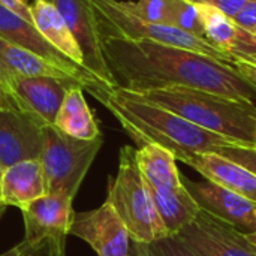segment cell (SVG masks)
Segmentation results:
<instances>
[{"label":"cell","mask_w":256,"mask_h":256,"mask_svg":"<svg viewBox=\"0 0 256 256\" xmlns=\"http://www.w3.org/2000/svg\"><path fill=\"white\" fill-rule=\"evenodd\" d=\"M232 66L256 90V63L243 57H232Z\"/></svg>","instance_id":"f546056e"},{"label":"cell","mask_w":256,"mask_h":256,"mask_svg":"<svg viewBox=\"0 0 256 256\" xmlns=\"http://www.w3.org/2000/svg\"><path fill=\"white\" fill-rule=\"evenodd\" d=\"M232 57H256V28L244 30L237 27L236 39L231 48Z\"/></svg>","instance_id":"484cf974"},{"label":"cell","mask_w":256,"mask_h":256,"mask_svg":"<svg viewBox=\"0 0 256 256\" xmlns=\"http://www.w3.org/2000/svg\"><path fill=\"white\" fill-rule=\"evenodd\" d=\"M246 238L249 240V243L254 246V248H256V231H254V232H249V234H246Z\"/></svg>","instance_id":"d590c367"},{"label":"cell","mask_w":256,"mask_h":256,"mask_svg":"<svg viewBox=\"0 0 256 256\" xmlns=\"http://www.w3.org/2000/svg\"><path fill=\"white\" fill-rule=\"evenodd\" d=\"M0 39L44 57L58 69L81 81L82 88H87L93 84H100L86 68L69 60L60 51H57L48 40H45V38L38 32L32 21L20 16L3 4H0Z\"/></svg>","instance_id":"7c38bea8"},{"label":"cell","mask_w":256,"mask_h":256,"mask_svg":"<svg viewBox=\"0 0 256 256\" xmlns=\"http://www.w3.org/2000/svg\"><path fill=\"white\" fill-rule=\"evenodd\" d=\"M138 168L148 186L177 190L183 188L176 156L156 144H146L135 150Z\"/></svg>","instance_id":"d6986e66"},{"label":"cell","mask_w":256,"mask_h":256,"mask_svg":"<svg viewBox=\"0 0 256 256\" xmlns=\"http://www.w3.org/2000/svg\"><path fill=\"white\" fill-rule=\"evenodd\" d=\"M3 212H4V210H0V218H2V214H3Z\"/></svg>","instance_id":"f35d334b"},{"label":"cell","mask_w":256,"mask_h":256,"mask_svg":"<svg viewBox=\"0 0 256 256\" xmlns=\"http://www.w3.org/2000/svg\"><path fill=\"white\" fill-rule=\"evenodd\" d=\"M176 237L198 256H256L246 234L204 210Z\"/></svg>","instance_id":"30bf717a"},{"label":"cell","mask_w":256,"mask_h":256,"mask_svg":"<svg viewBox=\"0 0 256 256\" xmlns=\"http://www.w3.org/2000/svg\"><path fill=\"white\" fill-rule=\"evenodd\" d=\"M184 2L192 3V4H206V6L216 8V9L222 10L224 14H226L231 18L246 3V0H184Z\"/></svg>","instance_id":"f1b7e54d"},{"label":"cell","mask_w":256,"mask_h":256,"mask_svg":"<svg viewBox=\"0 0 256 256\" xmlns=\"http://www.w3.org/2000/svg\"><path fill=\"white\" fill-rule=\"evenodd\" d=\"M186 165L196 170L206 180L256 202V176L240 164L219 153H198Z\"/></svg>","instance_id":"9a60e30c"},{"label":"cell","mask_w":256,"mask_h":256,"mask_svg":"<svg viewBox=\"0 0 256 256\" xmlns=\"http://www.w3.org/2000/svg\"><path fill=\"white\" fill-rule=\"evenodd\" d=\"M0 92H3V87H2V82H0ZM4 93V92H3Z\"/></svg>","instance_id":"74e56055"},{"label":"cell","mask_w":256,"mask_h":256,"mask_svg":"<svg viewBox=\"0 0 256 256\" xmlns=\"http://www.w3.org/2000/svg\"><path fill=\"white\" fill-rule=\"evenodd\" d=\"M33 2H38V0H33ZM42 2H50V3H54V0H42Z\"/></svg>","instance_id":"8d00e7d4"},{"label":"cell","mask_w":256,"mask_h":256,"mask_svg":"<svg viewBox=\"0 0 256 256\" xmlns=\"http://www.w3.org/2000/svg\"><path fill=\"white\" fill-rule=\"evenodd\" d=\"M42 126L27 114L0 110V164L8 168L27 159H39L42 152Z\"/></svg>","instance_id":"5bb4252c"},{"label":"cell","mask_w":256,"mask_h":256,"mask_svg":"<svg viewBox=\"0 0 256 256\" xmlns=\"http://www.w3.org/2000/svg\"><path fill=\"white\" fill-rule=\"evenodd\" d=\"M69 236L86 242L98 256H129V232L110 202L72 214Z\"/></svg>","instance_id":"8fae6325"},{"label":"cell","mask_w":256,"mask_h":256,"mask_svg":"<svg viewBox=\"0 0 256 256\" xmlns=\"http://www.w3.org/2000/svg\"><path fill=\"white\" fill-rule=\"evenodd\" d=\"M132 93L202 129L228 136L244 146H256V104L189 87H166Z\"/></svg>","instance_id":"3957f363"},{"label":"cell","mask_w":256,"mask_h":256,"mask_svg":"<svg viewBox=\"0 0 256 256\" xmlns=\"http://www.w3.org/2000/svg\"><path fill=\"white\" fill-rule=\"evenodd\" d=\"M124 6L138 15L140 18L156 22V24H170V0H136V2H123Z\"/></svg>","instance_id":"cb8c5ba5"},{"label":"cell","mask_w":256,"mask_h":256,"mask_svg":"<svg viewBox=\"0 0 256 256\" xmlns=\"http://www.w3.org/2000/svg\"><path fill=\"white\" fill-rule=\"evenodd\" d=\"M147 188L150 190L156 212L168 231V236H177L184 226L194 222L201 212L200 206L184 186L177 190L156 189L148 184Z\"/></svg>","instance_id":"ffe728a7"},{"label":"cell","mask_w":256,"mask_h":256,"mask_svg":"<svg viewBox=\"0 0 256 256\" xmlns=\"http://www.w3.org/2000/svg\"><path fill=\"white\" fill-rule=\"evenodd\" d=\"M219 154L240 164L242 166L248 168L250 172L256 176V146H242L237 144L230 148H224L219 152Z\"/></svg>","instance_id":"4316f807"},{"label":"cell","mask_w":256,"mask_h":256,"mask_svg":"<svg viewBox=\"0 0 256 256\" xmlns=\"http://www.w3.org/2000/svg\"><path fill=\"white\" fill-rule=\"evenodd\" d=\"M0 4L4 8L10 9L12 12L18 14L20 16L32 21V14H30V4L26 0H0Z\"/></svg>","instance_id":"4dcf8cb0"},{"label":"cell","mask_w":256,"mask_h":256,"mask_svg":"<svg viewBox=\"0 0 256 256\" xmlns=\"http://www.w3.org/2000/svg\"><path fill=\"white\" fill-rule=\"evenodd\" d=\"M6 108H15V105L12 104V100L9 99V96L6 93L0 92V110H6Z\"/></svg>","instance_id":"d6a6232c"},{"label":"cell","mask_w":256,"mask_h":256,"mask_svg":"<svg viewBox=\"0 0 256 256\" xmlns=\"http://www.w3.org/2000/svg\"><path fill=\"white\" fill-rule=\"evenodd\" d=\"M195 8L204 28L206 40L219 51L231 56V48L237 32V26L234 24L232 18L212 6L195 4Z\"/></svg>","instance_id":"7402d4cb"},{"label":"cell","mask_w":256,"mask_h":256,"mask_svg":"<svg viewBox=\"0 0 256 256\" xmlns=\"http://www.w3.org/2000/svg\"><path fill=\"white\" fill-rule=\"evenodd\" d=\"M134 256H148L147 255L146 244H138V243H134Z\"/></svg>","instance_id":"836d02e7"},{"label":"cell","mask_w":256,"mask_h":256,"mask_svg":"<svg viewBox=\"0 0 256 256\" xmlns=\"http://www.w3.org/2000/svg\"><path fill=\"white\" fill-rule=\"evenodd\" d=\"M52 126L75 140L92 141L102 136L99 123L84 98V88L81 84L68 90Z\"/></svg>","instance_id":"e0dca14e"},{"label":"cell","mask_w":256,"mask_h":256,"mask_svg":"<svg viewBox=\"0 0 256 256\" xmlns=\"http://www.w3.org/2000/svg\"><path fill=\"white\" fill-rule=\"evenodd\" d=\"M42 136L39 160L44 170L46 195H63L74 200L104 144V138L75 140L54 126L42 128Z\"/></svg>","instance_id":"5b68a950"},{"label":"cell","mask_w":256,"mask_h":256,"mask_svg":"<svg viewBox=\"0 0 256 256\" xmlns=\"http://www.w3.org/2000/svg\"><path fill=\"white\" fill-rule=\"evenodd\" d=\"M146 249L148 256H198L176 236H170L154 243L146 244Z\"/></svg>","instance_id":"d4e9b609"},{"label":"cell","mask_w":256,"mask_h":256,"mask_svg":"<svg viewBox=\"0 0 256 256\" xmlns=\"http://www.w3.org/2000/svg\"><path fill=\"white\" fill-rule=\"evenodd\" d=\"M104 51L110 70L122 88L146 92L189 87L255 104L256 90L236 68L206 54L118 36H105Z\"/></svg>","instance_id":"6da1fadb"},{"label":"cell","mask_w":256,"mask_h":256,"mask_svg":"<svg viewBox=\"0 0 256 256\" xmlns=\"http://www.w3.org/2000/svg\"><path fill=\"white\" fill-rule=\"evenodd\" d=\"M182 183L201 210L232 225L243 234L256 231V202L210 180L195 182L182 176Z\"/></svg>","instance_id":"4fadbf2b"},{"label":"cell","mask_w":256,"mask_h":256,"mask_svg":"<svg viewBox=\"0 0 256 256\" xmlns=\"http://www.w3.org/2000/svg\"><path fill=\"white\" fill-rule=\"evenodd\" d=\"M30 14H32V22L34 24L38 32L45 38V40H48L64 57L82 66L81 50L66 20L56 8V4L42 0L33 2L30 4Z\"/></svg>","instance_id":"ac0fdd59"},{"label":"cell","mask_w":256,"mask_h":256,"mask_svg":"<svg viewBox=\"0 0 256 256\" xmlns=\"http://www.w3.org/2000/svg\"><path fill=\"white\" fill-rule=\"evenodd\" d=\"M102 30V36H118L132 40H152L164 45L190 50L219 62L232 64V57L219 51L206 39L196 38L174 26L146 21L130 12L123 0H90Z\"/></svg>","instance_id":"8992f818"},{"label":"cell","mask_w":256,"mask_h":256,"mask_svg":"<svg viewBox=\"0 0 256 256\" xmlns=\"http://www.w3.org/2000/svg\"><path fill=\"white\" fill-rule=\"evenodd\" d=\"M232 21L237 27L244 30L256 28V0H246L240 10L232 16Z\"/></svg>","instance_id":"83f0119b"},{"label":"cell","mask_w":256,"mask_h":256,"mask_svg":"<svg viewBox=\"0 0 256 256\" xmlns=\"http://www.w3.org/2000/svg\"><path fill=\"white\" fill-rule=\"evenodd\" d=\"M3 172H4V168L0 164V210H6V207L2 204V180H3Z\"/></svg>","instance_id":"e575fe53"},{"label":"cell","mask_w":256,"mask_h":256,"mask_svg":"<svg viewBox=\"0 0 256 256\" xmlns=\"http://www.w3.org/2000/svg\"><path fill=\"white\" fill-rule=\"evenodd\" d=\"M105 201L124 224L132 243L150 244L170 237L138 168L135 148L129 146L120 150L117 176L110 180Z\"/></svg>","instance_id":"277c9868"},{"label":"cell","mask_w":256,"mask_h":256,"mask_svg":"<svg viewBox=\"0 0 256 256\" xmlns=\"http://www.w3.org/2000/svg\"><path fill=\"white\" fill-rule=\"evenodd\" d=\"M82 54V66L105 87H118L104 51V36L90 0H54Z\"/></svg>","instance_id":"9c48e42d"},{"label":"cell","mask_w":256,"mask_h":256,"mask_svg":"<svg viewBox=\"0 0 256 256\" xmlns=\"http://www.w3.org/2000/svg\"><path fill=\"white\" fill-rule=\"evenodd\" d=\"M0 82L15 108L32 117L42 128L54 124L68 90L81 84L75 78L20 76L10 74L3 75Z\"/></svg>","instance_id":"ba28073f"},{"label":"cell","mask_w":256,"mask_h":256,"mask_svg":"<svg viewBox=\"0 0 256 256\" xmlns=\"http://www.w3.org/2000/svg\"><path fill=\"white\" fill-rule=\"evenodd\" d=\"M129 256H134V255H129Z\"/></svg>","instance_id":"ab89813d"},{"label":"cell","mask_w":256,"mask_h":256,"mask_svg":"<svg viewBox=\"0 0 256 256\" xmlns=\"http://www.w3.org/2000/svg\"><path fill=\"white\" fill-rule=\"evenodd\" d=\"M84 92H88L117 118L138 147L146 144L160 146L184 164L194 154L219 153L224 148L242 144L228 136L202 129L162 106L144 100L126 88H108L100 84H93L84 88Z\"/></svg>","instance_id":"7a4b0ae2"},{"label":"cell","mask_w":256,"mask_h":256,"mask_svg":"<svg viewBox=\"0 0 256 256\" xmlns=\"http://www.w3.org/2000/svg\"><path fill=\"white\" fill-rule=\"evenodd\" d=\"M46 195L45 177L39 159H27L4 168L2 180V204L24 208Z\"/></svg>","instance_id":"2e32d148"},{"label":"cell","mask_w":256,"mask_h":256,"mask_svg":"<svg viewBox=\"0 0 256 256\" xmlns=\"http://www.w3.org/2000/svg\"><path fill=\"white\" fill-rule=\"evenodd\" d=\"M40 250H36L33 248H30L24 240L21 243H18L16 246L10 248L9 250L0 254V256H40Z\"/></svg>","instance_id":"1f68e13d"},{"label":"cell","mask_w":256,"mask_h":256,"mask_svg":"<svg viewBox=\"0 0 256 256\" xmlns=\"http://www.w3.org/2000/svg\"><path fill=\"white\" fill-rule=\"evenodd\" d=\"M72 202L63 195H45L21 208L24 242L36 250H46V256H66Z\"/></svg>","instance_id":"52a82bcc"},{"label":"cell","mask_w":256,"mask_h":256,"mask_svg":"<svg viewBox=\"0 0 256 256\" xmlns=\"http://www.w3.org/2000/svg\"><path fill=\"white\" fill-rule=\"evenodd\" d=\"M170 24L196 38H204V28L196 8L184 0H170Z\"/></svg>","instance_id":"603a6c76"},{"label":"cell","mask_w":256,"mask_h":256,"mask_svg":"<svg viewBox=\"0 0 256 256\" xmlns=\"http://www.w3.org/2000/svg\"><path fill=\"white\" fill-rule=\"evenodd\" d=\"M8 74L20 76L74 78L64 70L50 63L48 60H45L44 57L0 39V78Z\"/></svg>","instance_id":"44dd1931"}]
</instances>
